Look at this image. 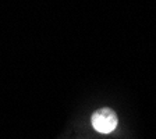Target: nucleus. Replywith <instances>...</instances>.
Instances as JSON below:
<instances>
[{"label":"nucleus","instance_id":"1","mask_svg":"<svg viewBox=\"0 0 156 139\" xmlns=\"http://www.w3.org/2000/svg\"><path fill=\"white\" fill-rule=\"evenodd\" d=\"M91 124L96 132L107 135L117 128L119 117H117L116 111L110 107H101V109H98L92 113Z\"/></svg>","mask_w":156,"mask_h":139}]
</instances>
